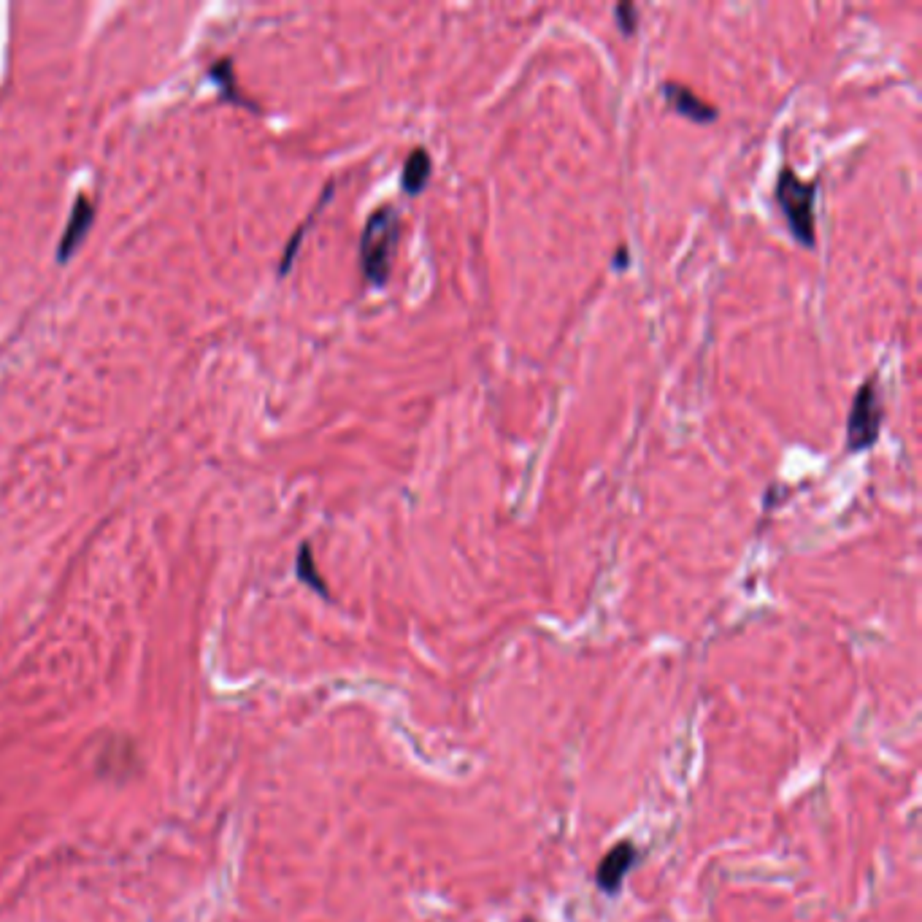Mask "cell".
<instances>
[{
	"label": "cell",
	"instance_id": "cell-1",
	"mask_svg": "<svg viewBox=\"0 0 922 922\" xmlns=\"http://www.w3.org/2000/svg\"><path fill=\"white\" fill-rule=\"evenodd\" d=\"M398 241H401V214L393 203H384L371 211L357 247L360 271L371 287H387L390 282Z\"/></svg>",
	"mask_w": 922,
	"mask_h": 922
},
{
	"label": "cell",
	"instance_id": "cell-2",
	"mask_svg": "<svg viewBox=\"0 0 922 922\" xmlns=\"http://www.w3.org/2000/svg\"><path fill=\"white\" fill-rule=\"evenodd\" d=\"M774 198L795 244L804 249L817 247V179L804 182L790 165H782L774 184Z\"/></svg>",
	"mask_w": 922,
	"mask_h": 922
},
{
	"label": "cell",
	"instance_id": "cell-3",
	"mask_svg": "<svg viewBox=\"0 0 922 922\" xmlns=\"http://www.w3.org/2000/svg\"><path fill=\"white\" fill-rule=\"evenodd\" d=\"M882 425H885V403H882V387H879V376H868L866 382L860 384L852 403H849L847 414V452L849 455H860L868 449L877 447L879 436H882Z\"/></svg>",
	"mask_w": 922,
	"mask_h": 922
},
{
	"label": "cell",
	"instance_id": "cell-4",
	"mask_svg": "<svg viewBox=\"0 0 922 922\" xmlns=\"http://www.w3.org/2000/svg\"><path fill=\"white\" fill-rule=\"evenodd\" d=\"M639 849L633 841H620V844H614L603 860L595 868V885L598 890L606 895H620L622 885H625V877H628L633 868L639 866Z\"/></svg>",
	"mask_w": 922,
	"mask_h": 922
},
{
	"label": "cell",
	"instance_id": "cell-5",
	"mask_svg": "<svg viewBox=\"0 0 922 922\" xmlns=\"http://www.w3.org/2000/svg\"><path fill=\"white\" fill-rule=\"evenodd\" d=\"M660 95L666 98L668 106H671V109H674L676 114H679V117L690 119V122H695V125H712V122H717V119H720V111H717V106H712V103L703 101L701 95L690 90L687 84L663 82V84H660Z\"/></svg>",
	"mask_w": 922,
	"mask_h": 922
},
{
	"label": "cell",
	"instance_id": "cell-6",
	"mask_svg": "<svg viewBox=\"0 0 922 922\" xmlns=\"http://www.w3.org/2000/svg\"><path fill=\"white\" fill-rule=\"evenodd\" d=\"M92 225V203L87 198H76L74 211H71V217H68V228L63 233V241H60V249H57V260L65 263L68 257L74 255L79 244L87 236V230Z\"/></svg>",
	"mask_w": 922,
	"mask_h": 922
},
{
	"label": "cell",
	"instance_id": "cell-7",
	"mask_svg": "<svg viewBox=\"0 0 922 922\" xmlns=\"http://www.w3.org/2000/svg\"><path fill=\"white\" fill-rule=\"evenodd\" d=\"M430 174H433V157L425 147H414L406 157V163H403V176H401V187L403 192L409 195V198H417L430 182Z\"/></svg>",
	"mask_w": 922,
	"mask_h": 922
},
{
	"label": "cell",
	"instance_id": "cell-8",
	"mask_svg": "<svg viewBox=\"0 0 922 922\" xmlns=\"http://www.w3.org/2000/svg\"><path fill=\"white\" fill-rule=\"evenodd\" d=\"M295 571H298V579L306 582L311 590H317L322 598H330L328 585H325V579H322L317 566H314V555H311L309 544H301V549H298V563H295Z\"/></svg>",
	"mask_w": 922,
	"mask_h": 922
},
{
	"label": "cell",
	"instance_id": "cell-9",
	"mask_svg": "<svg viewBox=\"0 0 922 922\" xmlns=\"http://www.w3.org/2000/svg\"><path fill=\"white\" fill-rule=\"evenodd\" d=\"M330 198H333V184H328V190L322 192V201H320V206H317V209L311 211V214H309V220L303 222L301 228L295 230L293 241H290V247H287V252H284V257H282V268H279V271H282V274H287V271H290V265H293V257H295V252H298V247H301V241H303V233H306V230H309V225H311V222H314V217H317V214H320V211H322V206H325V203H328Z\"/></svg>",
	"mask_w": 922,
	"mask_h": 922
},
{
	"label": "cell",
	"instance_id": "cell-10",
	"mask_svg": "<svg viewBox=\"0 0 922 922\" xmlns=\"http://www.w3.org/2000/svg\"><path fill=\"white\" fill-rule=\"evenodd\" d=\"M612 14H614V25H617V30H620L622 36L633 38L636 33H639L641 14H639V6H636V3H617Z\"/></svg>",
	"mask_w": 922,
	"mask_h": 922
},
{
	"label": "cell",
	"instance_id": "cell-11",
	"mask_svg": "<svg viewBox=\"0 0 922 922\" xmlns=\"http://www.w3.org/2000/svg\"><path fill=\"white\" fill-rule=\"evenodd\" d=\"M614 268H628V249L625 247L614 252Z\"/></svg>",
	"mask_w": 922,
	"mask_h": 922
}]
</instances>
